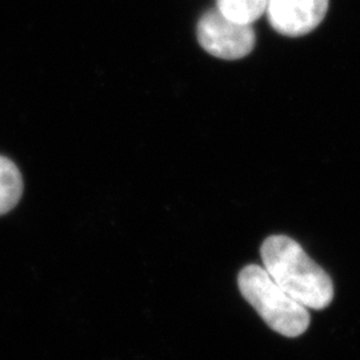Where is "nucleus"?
I'll return each mask as SVG.
<instances>
[{
    "label": "nucleus",
    "instance_id": "6",
    "mask_svg": "<svg viewBox=\"0 0 360 360\" xmlns=\"http://www.w3.org/2000/svg\"><path fill=\"white\" fill-rule=\"evenodd\" d=\"M269 0H217V10L230 20L252 25L266 13Z\"/></svg>",
    "mask_w": 360,
    "mask_h": 360
},
{
    "label": "nucleus",
    "instance_id": "5",
    "mask_svg": "<svg viewBox=\"0 0 360 360\" xmlns=\"http://www.w3.org/2000/svg\"><path fill=\"white\" fill-rule=\"evenodd\" d=\"M23 179L19 168L10 159L0 156V215L10 212L20 200Z\"/></svg>",
    "mask_w": 360,
    "mask_h": 360
},
{
    "label": "nucleus",
    "instance_id": "2",
    "mask_svg": "<svg viewBox=\"0 0 360 360\" xmlns=\"http://www.w3.org/2000/svg\"><path fill=\"white\" fill-rule=\"evenodd\" d=\"M238 285L245 300L278 334L296 338L309 328V309L287 294L264 267H245L238 276Z\"/></svg>",
    "mask_w": 360,
    "mask_h": 360
},
{
    "label": "nucleus",
    "instance_id": "1",
    "mask_svg": "<svg viewBox=\"0 0 360 360\" xmlns=\"http://www.w3.org/2000/svg\"><path fill=\"white\" fill-rule=\"evenodd\" d=\"M260 255L271 278L304 307L323 309L331 304V278L292 238L272 235L262 245Z\"/></svg>",
    "mask_w": 360,
    "mask_h": 360
},
{
    "label": "nucleus",
    "instance_id": "3",
    "mask_svg": "<svg viewBox=\"0 0 360 360\" xmlns=\"http://www.w3.org/2000/svg\"><path fill=\"white\" fill-rule=\"evenodd\" d=\"M199 44L210 55L236 60L247 56L254 50L257 37L251 25H240L230 20L218 10L207 11L196 27Z\"/></svg>",
    "mask_w": 360,
    "mask_h": 360
},
{
    "label": "nucleus",
    "instance_id": "4",
    "mask_svg": "<svg viewBox=\"0 0 360 360\" xmlns=\"http://www.w3.org/2000/svg\"><path fill=\"white\" fill-rule=\"evenodd\" d=\"M328 11V0H269L267 18L285 37H303L319 26Z\"/></svg>",
    "mask_w": 360,
    "mask_h": 360
}]
</instances>
